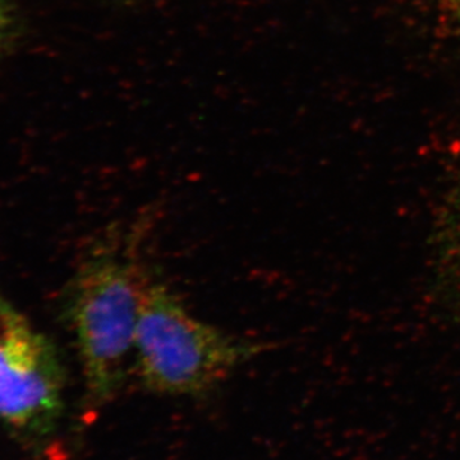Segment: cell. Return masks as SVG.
Segmentation results:
<instances>
[{
	"instance_id": "1",
	"label": "cell",
	"mask_w": 460,
	"mask_h": 460,
	"mask_svg": "<svg viewBox=\"0 0 460 460\" xmlns=\"http://www.w3.org/2000/svg\"><path fill=\"white\" fill-rule=\"evenodd\" d=\"M137 233L111 229L90 248L69 288L68 319L80 357L87 399L102 407L126 380L148 274Z\"/></svg>"
},
{
	"instance_id": "2",
	"label": "cell",
	"mask_w": 460,
	"mask_h": 460,
	"mask_svg": "<svg viewBox=\"0 0 460 460\" xmlns=\"http://www.w3.org/2000/svg\"><path fill=\"white\" fill-rule=\"evenodd\" d=\"M265 349L266 344L199 319L168 287L148 279L133 348L135 371L147 392L177 398L208 394Z\"/></svg>"
},
{
	"instance_id": "3",
	"label": "cell",
	"mask_w": 460,
	"mask_h": 460,
	"mask_svg": "<svg viewBox=\"0 0 460 460\" xmlns=\"http://www.w3.org/2000/svg\"><path fill=\"white\" fill-rule=\"evenodd\" d=\"M65 375L49 339L0 296V420L45 431L63 407Z\"/></svg>"
},
{
	"instance_id": "4",
	"label": "cell",
	"mask_w": 460,
	"mask_h": 460,
	"mask_svg": "<svg viewBox=\"0 0 460 460\" xmlns=\"http://www.w3.org/2000/svg\"><path fill=\"white\" fill-rule=\"evenodd\" d=\"M26 32L20 0H0V66L20 49Z\"/></svg>"
},
{
	"instance_id": "5",
	"label": "cell",
	"mask_w": 460,
	"mask_h": 460,
	"mask_svg": "<svg viewBox=\"0 0 460 460\" xmlns=\"http://www.w3.org/2000/svg\"><path fill=\"white\" fill-rule=\"evenodd\" d=\"M436 9L445 31L460 41V0H436Z\"/></svg>"
}]
</instances>
